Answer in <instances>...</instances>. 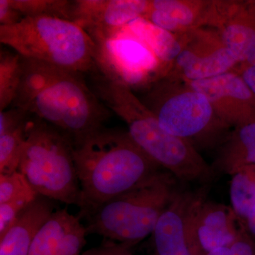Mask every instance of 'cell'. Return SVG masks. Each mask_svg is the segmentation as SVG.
Masks as SVG:
<instances>
[{"instance_id": "cell-1", "label": "cell", "mask_w": 255, "mask_h": 255, "mask_svg": "<svg viewBox=\"0 0 255 255\" xmlns=\"http://www.w3.org/2000/svg\"><path fill=\"white\" fill-rule=\"evenodd\" d=\"M22 58V80L11 107L56 127L73 142L103 127L108 113L81 73Z\"/></svg>"}, {"instance_id": "cell-2", "label": "cell", "mask_w": 255, "mask_h": 255, "mask_svg": "<svg viewBox=\"0 0 255 255\" xmlns=\"http://www.w3.org/2000/svg\"><path fill=\"white\" fill-rule=\"evenodd\" d=\"M73 157L81 189L80 214L130 190L162 169L132 141L128 131L104 127L73 142Z\"/></svg>"}, {"instance_id": "cell-3", "label": "cell", "mask_w": 255, "mask_h": 255, "mask_svg": "<svg viewBox=\"0 0 255 255\" xmlns=\"http://www.w3.org/2000/svg\"><path fill=\"white\" fill-rule=\"evenodd\" d=\"M95 93L123 119L137 147L161 168L183 182H204L213 169L195 146L164 130L155 115L128 87L98 76Z\"/></svg>"}, {"instance_id": "cell-4", "label": "cell", "mask_w": 255, "mask_h": 255, "mask_svg": "<svg viewBox=\"0 0 255 255\" xmlns=\"http://www.w3.org/2000/svg\"><path fill=\"white\" fill-rule=\"evenodd\" d=\"M172 174L160 169L135 187L79 216L87 233L135 247L153 233L179 189Z\"/></svg>"}, {"instance_id": "cell-5", "label": "cell", "mask_w": 255, "mask_h": 255, "mask_svg": "<svg viewBox=\"0 0 255 255\" xmlns=\"http://www.w3.org/2000/svg\"><path fill=\"white\" fill-rule=\"evenodd\" d=\"M18 171L38 196L81 207L73 142L65 132L31 116Z\"/></svg>"}, {"instance_id": "cell-6", "label": "cell", "mask_w": 255, "mask_h": 255, "mask_svg": "<svg viewBox=\"0 0 255 255\" xmlns=\"http://www.w3.org/2000/svg\"><path fill=\"white\" fill-rule=\"evenodd\" d=\"M0 42L27 59L81 74L96 70L95 42L70 20L26 16L12 26H0Z\"/></svg>"}, {"instance_id": "cell-7", "label": "cell", "mask_w": 255, "mask_h": 255, "mask_svg": "<svg viewBox=\"0 0 255 255\" xmlns=\"http://www.w3.org/2000/svg\"><path fill=\"white\" fill-rule=\"evenodd\" d=\"M139 98L164 130L196 148L219 147L231 130L206 95L182 80L159 78Z\"/></svg>"}, {"instance_id": "cell-8", "label": "cell", "mask_w": 255, "mask_h": 255, "mask_svg": "<svg viewBox=\"0 0 255 255\" xmlns=\"http://www.w3.org/2000/svg\"><path fill=\"white\" fill-rule=\"evenodd\" d=\"M95 43V70L104 78L133 91L163 78L162 64L127 26L114 38Z\"/></svg>"}, {"instance_id": "cell-9", "label": "cell", "mask_w": 255, "mask_h": 255, "mask_svg": "<svg viewBox=\"0 0 255 255\" xmlns=\"http://www.w3.org/2000/svg\"><path fill=\"white\" fill-rule=\"evenodd\" d=\"M239 65L238 58L225 46L217 32L199 28L184 33L182 51L164 77L199 81L234 71Z\"/></svg>"}, {"instance_id": "cell-10", "label": "cell", "mask_w": 255, "mask_h": 255, "mask_svg": "<svg viewBox=\"0 0 255 255\" xmlns=\"http://www.w3.org/2000/svg\"><path fill=\"white\" fill-rule=\"evenodd\" d=\"M207 190L177 191L156 224L152 236L157 255H203L193 234V216Z\"/></svg>"}, {"instance_id": "cell-11", "label": "cell", "mask_w": 255, "mask_h": 255, "mask_svg": "<svg viewBox=\"0 0 255 255\" xmlns=\"http://www.w3.org/2000/svg\"><path fill=\"white\" fill-rule=\"evenodd\" d=\"M207 28L219 33L240 65H255V0H213Z\"/></svg>"}, {"instance_id": "cell-12", "label": "cell", "mask_w": 255, "mask_h": 255, "mask_svg": "<svg viewBox=\"0 0 255 255\" xmlns=\"http://www.w3.org/2000/svg\"><path fill=\"white\" fill-rule=\"evenodd\" d=\"M150 0H75L70 21L83 28L93 41L114 38L121 30L142 17Z\"/></svg>"}, {"instance_id": "cell-13", "label": "cell", "mask_w": 255, "mask_h": 255, "mask_svg": "<svg viewBox=\"0 0 255 255\" xmlns=\"http://www.w3.org/2000/svg\"><path fill=\"white\" fill-rule=\"evenodd\" d=\"M186 82L206 95L219 118L231 128L255 120V95L237 70Z\"/></svg>"}, {"instance_id": "cell-14", "label": "cell", "mask_w": 255, "mask_h": 255, "mask_svg": "<svg viewBox=\"0 0 255 255\" xmlns=\"http://www.w3.org/2000/svg\"><path fill=\"white\" fill-rule=\"evenodd\" d=\"M206 194L196 204L192 223L194 240L203 255L229 246L243 231L231 206L208 200Z\"/></svg>"}, {"instance_id": "cell-15", "label": "cell", "mask_w": 255, "mask_h": 255, "mask_svg": "<svg viewBox=\"0 0 255 255\" xmlns=\"http://www.w3.org/2000/svg\"><path fill=\"white\" fill-rule=\"evenodd\" d=\"M87 234L80 216L68 209L55 210L37 233L28 255H80Z\"/></svg>"}, {"instance_id": "cell-16", "label": "cell", "mask_w": 255, "mask_h": 255, "mask_svg": "<svg viewBox=\"0 0 255 255\" xmlns=\"http://www.w3.org/2000/svg\"><path fill=\"white\" fill-rule=\"evenodd\" d=\"M213 0H150L142 18L177 34L207 27Z\"/></svg>"}, {"instance_id": "cell-17", "label": "cell", "mask_w": 255, "mask_h": 255, "mask_svg": "<svg viewBox=\"0 0 255 255\" xmlns=\"http://www.w3.org/2000/svg\"><path fill=\"white\" fill-rule=\"evenodd\" d=\"M54 202L38 196L0 236V255H28L37 233L55 211Z\"/></svg>"}, {"instance_id": "cell-18", "label": "cell", "mask_w": 255, "mask_h": 255, "mask_svg": "<svg viewBox=\"0 0 255 255\" xmlns=\"http://www.w3.org/2000/svg\"><path fill=\"white\" fill-rule=\"evenodd\" d=\"M251 166H255V120L231 128L216 159V168L230 176Z\"/></svg>"}, {"instance_id": "cell-19", "label": "cell", "mask_w": 255, "mask_h": 255, "mask_svg": "<svg viewBox=\"0 0 255 255\" xmlns=\"http://www.w3.org/2000/svg\"><path fill=\"white\" fill-rule=\"evenodd\" d=\"M31 116L16 107L0 112V174L18 170Z\"/></svg>"}, {"instance_id": "cell-20", "label": "cell", "mask_w": 255, "mask_h": 255, "mask_svg": "<svg viewBox=\"0 0 255 255\" xmlns=\"http://www.w3.org/2000/svg\"><path fill=\"white\" fill-rule=\"evenodd\" d=\"M127 26L160 62L164 68V76L182 51L184 34L167 31L142 17L133 20Z\"/></svg>"}, {"instance_id": "cell-21", "label": "cell", "mask_w": 255, "mask_h": 255, "mask_svg": "<svg viewBox=\"0 0 255 255\" xmlns=\"http://www.w3.org/2000/svg\"><path fill=\"white\" fill-rule=\"evenodd\" d=\"M23 75V58L14 51H0V112L12 106Z\"/></svg>"}, {"instance_id": "cell-22", "label": "cell", "mask_w": 255, "mask_h": 255, "mask_svg": "<svg viewBox=\"0 0 255 255\" xmlns=\"http://www.w3.org/2000/svg\"><path fill=\"white\" fill-rule=\"evenodd\" d=\"M231 177V207L243 224L255 206V166L242 169Z\"/></svg>"}, {"instance_id": "cell-23", "label": "cell", "mask_w": 255, "mask_h": 255, "mask_svg": "<svg viewBox=\"0 0 255 255\" xmlns=\"http://www.w3.org/2000/svg\"><path fill=\"white\" fill-rule=\"evenodd\" d=\"M10 4L26 16H49L70 20L73 1L68 0H9Z\"/></svg>"}, {"instance_id": "cell-24", "label": "cell", "mask_w": 255, "mask_h": 255, "mask_svg": "<svg viewBox=\"0 0 255 255\" xmlns=\"http://www.w3.org/2000/svg\"><path fill=\"white\" fill-rule=\"evenodd\" d=\"M38 196L19 171L0 174V204L23 199L35 200Z\"/></svg>"}, {"instance_id": "cell-25", "label": "cell", "mask_w": 255, "mask_h": 255, "mask_svg": "<svg viewBox=\"0 0 255 255\" xmlns=\"http://www.w3.org/2000/svg\"><path fill=\"white\" fill-rule=\"evenodd\" d=\"M33 201L23 199L0 204V236H3L9 230Z\"/></svg>"}, {"instance_id": "cell-26", "label": "cell", "mask_w": 255, "mask_h": 255, "mask_svg": "<svg viewBox=\"0 0 255 255\" xmlns=\"http://www.w3.org/2000/svg\"><path fill=\"white\" fill-rule=\"evenodd\" d=\"M205 255H255V243L243 227L236 241Z\"/></svg>"}, {"instance_id": "cell-27", "label": "cell", "mask_w": 255, "mask_h": 255, "mask_svg": "<svg viewBox=\"0 0 255 255\" xmlns=\"http://www.w3.org/2000/svg\"><path fill=\"white\" fill-rule=\"evenodd\" d=\"M133 247L124 243L107 241L100 246L82 253L80 255H132Z\"/></svg>"}, {"instance_id": "cell-28", "label": "cell", "mask_w": 255, "mask_h": 255, "mask_svg": "<svg viewBox=\"0 0 255 255\" xmlns=\"http://www.w3.org/2000/svg\"><path fill=\"white\" fill-rule=\"evenodd\" d=\"M24 16L10 4L9 0H0V26H12Z\"/></svg>"}, {"instance_id": "cell-29", "label": "cell", "mask_w": 255, "mask_h": 255, "mask_svg": "<svg viewBox=\"0 0 255 255\" xmlns=\"http://www.w3.org/2000/svg\"><path fill=\"white\" fill-rule=\"evenodd\" d=\"M237 71L255 95V65H239Z\"/></svg>"}, {"instance_id": "cell-30", "label": "cell", "mask_w": 255, "mask_h": 255, "mask_svg": "<svg viewBox=\"0 0 255 255\" xmlns=\"http://www.w3.org/2000/svg\"><path fill=\"white\" fill-rule=\"evenodd\" d=\"M242 226L255 243V206Z\"/></svg>"}]
</instances>
